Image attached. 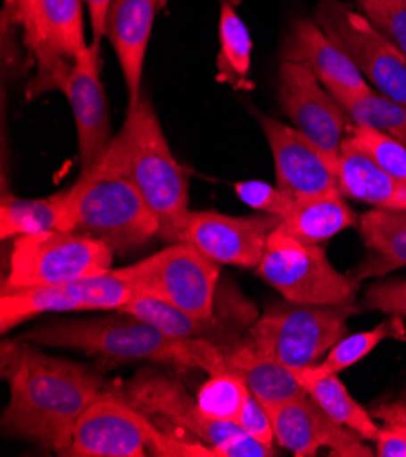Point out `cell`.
Wrapping results in <instances>:
<instances>
[{
    "label": "cell",
    "instance_id": "obj_17",
    "mask_svg": "<svg viewBox=\"0 0 406 457\" xmlns=\"http://www.w3.org/2000/svg\"><path fill=\"white\" fill-rule=\"evenodd\" d=\"M77 128L80 171L94 168L112 145L106 91L101 79V44L92 42L73 62L64 84Z\"/></svg>",
    "mask_w": 406,
    "mask_h": 457
},
{
    "label": "cell",
    "instance_id": "obj_10",
    "mask_svg": "<svg viewBox=\"0 0 406 457\" xmlns=\"http://www.w3.org/2000/svg\"><path fill=\"white\" fill-rule=\"evenodd\" d=\"M164 437L150 418L120 395L101 394L79 420L68 457L155 455Z\"/></svg>",
    "mask_w": 406,
    "mask_h": 457
},
{
    "label": "cell",
    "instance_id": "obj_26",
    "mask_svg": "<svg viewBox=\"0 0 406 457\" xmlns=\"http://www.w3.org/2000/svg\"><path fill=\"white\" fill-rule=\"evenodd\" d=\"M352 126L372 128L390 137L406 131V106L370 87L367 91L328 89Z\"/></svg>",
    "mask_w": 406,
    "mask_h": 457
},
{
    "label": "cell",
    "instance_id": "obj_29",
    "mask_svg": "<svg viewBox=\"0 0 406 457\" xmlns=\"http://www.w3.org/2000/svg\"><path fill=\"white\" fill-rule=\"evenodd\" d=\"M57 194L48 199H17L13 195H4L3 206H0V237L3 241L57 230Z\"/></svg>",
    "mask_w": 406,
    "mask_h": 457
},
{
    "label": "cell",
    "instance_id": "obj_33",
    "mask_svg": "<svg viewBox=\"0 0 406 457\" xmlns=\"http://www.w3.org/2000/svg\"><path fill=\"white\" fill-rule=\"evenodd\" d=\"M237 197L250 208L261 213H272L278 217H286L294 208L295 201L281 192L278 187L268 185L262 180H243L234 187Z\"/></svg>",
    "mask_w": 406,
    "mask_h": 457
},
{
    "label": "cell",
    "instance_id": "obj_20",
    "mask_svg": "<svg viewBox=\"0 0 406 457\" xmlns=\"http://www.w3.org/2000/svg\"><path fill=\"white\" fill-rule=\"evenodd\" d=\"M367 257L352 271V283L379 279L406 266V210L374 208L359 219Z\"/></svg>",
    "mask_w": 406,
    "mask_h": 457
},
{
    "label": "cell",
    "instance_id": "obj_8",
    "mask_svg": "<svg viewBox=\"0 0 406 457\" xmlns=\"http://www.w3.org/2000/svg\"><path fill=\"white\" fill-rule=\"evenodd\" d=\"M257 273L290 303L339 304L353 299L355 285L337 271L319 245H304L274 232Z\"/></svg>",
    "mask_w": 406,
    "mask_h": 457
},
{
    "label": "cell",
    "instance_id": "obj_21",
    "mask_svg": "<svg viewBox=\"0 0 406 457\" xmlns=\"http://www.w3.org/2000/svg\"><path fill=\"white\" fill-rule=\"evenodd\" d=\"M337 185L348 199L374 208L406 210V187L402 182L388 175L346 137L337 155Z\"/></svg>",
    "mask_w": 406,
    "mask_h": 457
},
{
    "label": "cell",
    "instance_id": "obj_19",
    "mask_svg": "<svg viewBox=\"0 0 406 457\" xmlns=\"http://www.w3.org/2000/svg\"><path fill=\"white\" fill-rule=\"evenodd\" d=\"M283 61L306 66L327 89L367 91L372 87L315 21L299 19L294 22L283 48Z\"/></svg>",
    "mask_w": 406,
    "mask_h": 457
},
{
    "label": "cell",
    "instance_id": "obj_2",
    "mask_svg": "<svg viewBox=\"0 0 406 457\" xmlns=\"http://www.w3.org/2000/svg\"><path fill=\"white\" fill-rule=\"evenodd\" d=\"M21 339L37 346L80 350L112 364L150 361L185 370L201 369L208 376L228 369L222 350L210 339H175L129 313L119 317L59 319L33 327Z\"/></svg>",
    "mask_w": 406,
    "mask_h": 457
},
{
    "label": "cell",
    "instance_id": "obj_35",
    "mask_svg": "<svg viewBox=\"0 0 406 457\" xmlns=\"http://www.w3.org/2000/svg\"><path fill=\"white\" fill-rule=\"evenodd\" d=\"M236 425L241 430H244L246 434L253 436L255 439H259L266 445L276 443L272 420H269L266 406L253 394H250V397H248L244 408L241 410V414H239Z\"/></svg>",
    "mask_w": 406,
    "mask_h": 457
},
{
    "label": "cell",
    "instance_id": "obj_34",
    "mask_svg": "<svg viewBox=\"0 0 406 457\" xmlns=\"http://www.w3.org/2000/svg\"><path fill=\"white\" fill-rule=\"evenodd\" d=\"M360 306L406 319V279H390L369 288Z\"/></svg>",
    "mask_w": 406,
    "mask_h": 457
},
{
    "label": "cell",
    "instance_id": "obj_40",
    "mask_svg": "<svg viewBox=\"0 0 406 457\" xmlns=\"http://www.w3.org/2000/svg\"><path fill=\"white\" fill-rule=\"evenodd\" d=\"M6 6L12 12V15L17 19V12H19V0H6Z\"/></svg>",
    "mask_w": 406,
    "mask_h": 457
},
{
    "label": "cell",
    "instance_id": "obj_18",
    "mask_svg": "<svg viewBox=\"0 0 406 457\" xmlns=\"http://www.w3.org/2000/svg\"><path fill=\"white\" fill-rule=\"evenodd\" d=\"M162 0H113L104 37L117 55L126 91L128 108L143 99V73L150 37Z\"/></svg>",
    "mask_w": 406,
    "mask_h": 457
},
{
    "label": "cell",
    "instance_id": "obj_5",
    "mask_svg": "<svg viewBox=\"0 0 406 457\" xmlns=\"http://www.w3.org/2000/svg\"><path fill=\"white\" fill-rule=\"evenodd\" d=\"M363 308L353 301L339 304L278 303L250 328V341L292 370L318 364L348 332L346 321Z\"/></svg>",
    "mask_w": 406,
    "mask_h": 457
},
{
    "label": "cell",
    "instance_id": "obj_11",
    "mask_svg": "<svg viewBox=\"0 0 406 457\" xmlns=\"http://www.w3.org/2000/svg\"><path fill=\"white\" fill-rule=\"evenodd\" d=\"M135 290L113 271L59 287L4 290L0 295V330L6 334L29 319L52 312L120 310Z\"/></svg>",
    "mask_w": 406,
    "mask_h": 457
},
{
    "label": "cell",
    "instance_id": "obj_24",
    "mask_svg": "<svg viewBox=\"0 0 406 457\" xmlns=\"http://www.w3.org/2000/svg\"><path fill=\"white\" fill-rule=\"evenodd\" d=\"M253 42L248 26L236 12L228 0L220 3L219 13V54L215 61L219 82L232 86L234 89H250Z\"/></svg>",
    "mask_w": 406,
    "mask_h": 457
},
{
    "label": "cell",
    "instance_id": "obj_28",
    "mask_svg": "<svg viewBox=\"0 0 406 457\" xmlns=\"http://www.w3.org/2000/svg\"><path fill=\"white\" fill-rule=\"evenodd\" d=\"M404 319L399 315H390L379 323L376 328L359 332L350 337H343L325 357L323 362L313 364V367L302 369L313 376H328V374H339L360 359H365L376 346H379L386 339H404L406 328Z\"/></svg>",
    "mask_w": 406,
    "mask_h": 457
},
{
    "label": "cell",
    "instance_id": "obj_23",
    "mask_svg": "<svg viewBox=\"0 0 406 457\" xmlns=\"http://www.w3.org/2000/svg\"><path fill=\"white\" fill-rule=\"evenodd\" d=\"M357 224L355 213L341 192L297 201L281 219L278 230L304 245H319Z\"/></svg>",
    "mask_w": 406,
    "mask_h": 457
},
{
    "label": "cell",
    "instance_id": "obj_25",
    "mask_svg": "<svg viewBox=\"0 0 406 457\" xmlns=\"http://www.w3.org/2000/svg\"><path fill=\"white\" fill-rule=\"evenodd\" d=\"M294 372L306 394L323 408L325 414H328L339 425L357 432L363 439L376 441L381 428L367 410L352 397L348 388L339 381L337 374L313 376L302 369Z\"/></svg>",
    "mask_w": 406,
    "mask_h": 457
},
{
    "label": "cell",
    "instance_id": "obj_37",
    "mask_svg": "<svg viewBox=\"0 0 406 457\" xmlns=\"http://www.w3.org/2000/svg\"><path fill=\"white\" fill-rule=\"evenodd\" d=\"M377 457H406V432L395 427H385L376 437Z\"/></svg>",
    "mask_w": 406,
    "mask_h": 457
},
{
    "label": "cell",
    "instance_id": "obj_39",
    "mask_svg": "<svg viewBox=\"0 0 406 457\" xmlns=\"http://www.w3.org/2000/svg\"><path fill=\"white\" fill-rule=\"evenodd\" d=\"M84 3L87 10L89 28H92V42L101 44L106 28V17L113 0H84Z\"/></svg>",
    "mask_w": 406,
    "mask_h": 457
},
{
    "label": "cell",
    "instance_id": "obj_3",
    "mask_svg": "<svg viewBox=\"0 0 406 457\" xmlns=\"http://www.w3.org/2000/svg\"><path fill=\"white\" fill-rule=\"evenodd\" d=\"M95 166L120 173L133 182L155 213L159 236L164 241H185L192 212L188 177L171 154L148 97L143 96L137 104L128 108L122 128Z\"/></svg>",
    "mask_w": 406,
    "mask_h": 457
},
{
    "label": "cell",
    "instance_id": "obj_16",
    "mask_svg": "<svg viewBox=\"0 0 406 457\" xmlns=\"http://www.w3.org/2000/svg\"><path fill=\"white\" fill-rule=\"evenodd\" d=\"M276 443L297 457H311L321 448L332 455L372 457L376 450L369 448L357 432L339 425L308 394L297 399L268 404Z\"/></svg>",
    "mask_w": 406,
    "mask_h": 457
},
{
    "label": "cell",
    "instance_id": "obj_30",
    "mask_svg": "<svg viewBox=\"0 0 406 457\" xmlns=\"http://www.w3.org/2000/svg\"><path fill=\"white\" fill-rule=\"evenodd\" d=\"M250 388L246 381L234 370L210 374L208 381L197 392V403L203 412L220 423H236L244 408Z\"/></svg>",
    "mask_w": 406,
    "mask_h": 457
},
{
    "label": "cell",
    "instance_id": "obj_42",
    "mask_svg": "<svg viewBox=\"0 0 406 457\" xmlns=\"http://www.w3.org/2000/svg\"><path fill=\"white\" fill-rule=\"evenodd\" d=\"M388 427H392V425H388ZM395 428H399V430H402V432H406V427H395Z\"/></svg>",
    "mask_w": 406,
    "mask_h": 457
},
{
    "label": "cell",
    "instance_id": "obj_14",
    "mask_svg": "<svg viewBox=\"0 0 406 457\" xmlns=\"http://www.w3.org/2000/svg\"><path fill=\"white\" fill-rule=\"evenodd\" d=\"M279 103L294 128L327 154L339 155L350 120L330 91L306 66L283 61Z\"/></svg>",
    "mask_w": 406,
    "mask_h": 457
},
{
    "label": "cell",
    "instance_id": "obj_41",
    "mask_svg": "<svg viewBox=\"0 0 406 457\" xmlns=\"http://www.w3.org/2000/svg\"><path fill=\"white\" fill-rule=\"evenodd\" d=\"M394 139H397L401 145H404L406 146V131H402V133H399L397 137H394Z\"/></svg>",
    "mask_w": 406,
    "mask_h": 457
},
{
    "label": "cell",
    "instance_id": "obj_4",
    "mask_svg": "<svg viewBox=\"0 0 406 457\" xmlns=\"http://www.w3.org/2000/svg\"><path fill=\"white\" fill-rule=\"evenodd\" d=\"M57 230L103 241L128 253L159 236V220L141 192L120 173L99 166L80 171L73 187L57 194Z\"/></svg>",
    "mask_w": 406,
    "mask_h": 457
},
{
    "label": "cell",
    "instance_id": "obj_7",
    "mask_svg": "<svg viewBox=\"0 0 406 457\" xmlns=\"http://www.w3.org/2000/svg\"><path fill=\"white\" fill-rule=\"evenodd\" d=\"M219 266L190 243H171L139 262L113 270L135 294L162 299L204 321H213Z\"/></svg>",
    "mask_w": 406,
    "mask_h": 457
},
{
    "label": "cell",
    "instance_id": "obj_36",
    "mask_svg": "<svg viewBox=\"0 0 406 457\" xmlns=\"http://www.w3.org/2000/svg\"><path fill=\"white\" fill-rule=\"evenodd\" d=\"M217 457H274L279 455L274 445H266L244 430H237L227 443L215 450Z\"/></svg>",
    "mask_w": 406,
    "mask_h": 457
},
{
    "label": "cell",
    "instance_id": "obj_31",
    "mask_svg": "<svg viewBox=\"0 0 406 457\" xmlns=\"http://www.w3.org/2000/svg\"><path fill=\"white\" fill-rule=\"evenodd\" d=\"M346 139L406 187V146L372 128L348 126Z\"/></svg>",
    "mask_w": 406,
    "mask_h": 457
},
{
    "label": "cell",
    "instance_id": "obj_13",
    "mask_svg": "<svg viewBox=\"0 0 406 457\" xmlns=\"http://www.w3.org/2000/svg\"><path fill=\"white\" fill-rule=\"evenodd\" d=\"M120 397L139 408L148 418L157 416L183 428L213 450L239 430L236 423L210 420L201 410L197 397L190 395L183 383L153 369H143L135 374L124 385Z\"/></svg>",
    "mask_w": 406,
    "mask_h": 457
},
{
    "label": "cell",
    "instance_id": "obj_12",
    "mask_svg": "<svg viewBox=\"0 0 406 457\" xmlns=\"http://www.w3.org/2000/svg\"><path fill=\"white\" fill-rule=\"evenodd\" d=\"M276 166V187L295 203L339 192L337 155L313 145L297 128L257 113Z\"/></svg>",
    "mask_w": 406,
    "mask_h": 457
},
{
    "label": "cell",
    "instance_id": "obj_6",
    "mask_svg": "<svg viewBox=\"0 0 406 457\" xmlns=\"http://www.w3.org/2000/svg\"><path fill=\"white\" fill-rule=\"evenodd\" d=\"M113 252L99 239L50 230L13 243L4 290L59 287L112 270Z\"/></svg>",
    "mask_w": 406,
    "mask_h": 457
},
{
    "label": "cell",
    "instance_id": "obj_38",
    "mask_svg": "<svg viewBox=\"0 0 406 457\" xmlns=\"http://www.w3.org/2000/svg\"><path fill=\"white\" fill-rule=\"evenodd\" d=\"M17 19L24 28V38H26L28 48L33 52L38 44V21H40L38 0H19Z\"/></svg>",
    "mask_w": 406,
    "mask_h": 457
},
{
    "label": "cell",
    "instance_id": "obj_32",
    "mask_svg": "<svg viewBox=\"0 0 406 457\" xmlns=\"http://www.w3.org/2000/svg\"><path fill=\"white\" fill-rule=\"evenodd\" d=\"M353 3L406 57V0H353Z\"/></svg>",
    "mask_w": 406,
    "mask_h": 457
},
{
    "label": "cell",
    "instance_id": "obj_9",
    "mask_svg": "<svg viewBox=\"0 0 406 457\" xmlns=\"http://www.w3.org/2000/svg\"><path fill=\"white\" fill-rule=\"evenodd\" d=\"M313 21L379 94L406 106V57L363 15L341 0H319Z\"/></svg>",
    "mask_w": 406,
    "mask_h": 457
},
{
    "label": "cell",
    "instance_id": "obj_22",
    "mask_svg": "<svg viewBox=\"0 0 406 457\" xmlns=\"http://www.w3.org/2000/svg\"><path fill=\"white\" fill-rule=\"evenodd\" d=\"M222 355L227 367L246 381L250 392L264 406L306 395L295 372L278 359L261 352L252 341L222 350Z\"/></svg>",
    "mask_w": 406,
    "mask_h": 457
},
{
    "label": "cell",
    "instance_id": "obj_1",
    "mask_svg": "<svg viewBox=\"0 0 406 457\" xmlns=\"http://www.w3.org/2000/svg\"><path fill=\"white\" fill-rule=\"evenodd\" d=\"M0 364L10 385L4 434L64 455L86 408L103 394V376L80 362L44 353L24 339L3 343Z\"/></svg>",
    "mask_w": 406,
    "mask_h": 457
},
{
    "label": "cell",
    "instance_id": "obj_27",
    "mask_svg": "<svg viewBox=\"0 0 406 457\" xmlns=\"http://www.w3.org/2000/svg\"><path fill=\"white\" fill-rule=\"evenodd\" d=\"M117 312L143 319L145 323L155 327L162 334L175 339H194V337L210 339L206 336H210L211 330L215 328V321H204V319H199L162 299H157L146 294H135Z\"/></svg>",
    "mask_w": 406,
    "mask_h": 457
},
{
    "label": "cell",
    "instance_id": "obj_15",
    "mask_svg": "<svg viewBox=\"0 0 406 457\" xmlns=\"http://www.w3.org/2000/svg\"><path fill=\"white\" fill-rule=\"evenodd\" d=\"M279 222L281 217L261 212L244 217L190 212L183 243H190L219 264L257 268Z\"/></svg>",
    "mask_w": 406,
    "mask_h": 457
}]
</instances>
